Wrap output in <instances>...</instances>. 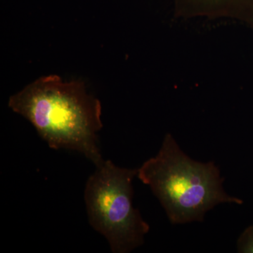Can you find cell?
Here are the masks:
<instances>
[{
	"mask_svg": "<svg viewBox=\"0 0 253 253\" xmlns=\"http://www.w3.org/2000/svg\"><path fill=\"white\" fill-rule=\"evenodd\" d=\"M8 104L51 149L77 151L96 167L104 163L97 135L103 127L101 104L87 92L84 82L44 76L10 96Z\"/></svg>",
	"mask_w": 253,
	"mask_h": 253,
	"instance_id": "obj_1",
	"label": "cell"
},
{
	"mask_svg": "<svg viewBox=\"0 0 253 253\" xmlns=\"http://www.w3.org/2000/svg\"><path fill=\"white\" fill-rule=\"evenodd\" d=\"M137 170L138 178L151 188L174 224L203 221L208 211L222 203L243 204L224 191V179L214 163L191 159L170 134L158 154Z\"/></svg>",
	"mask_w": 253,
	"mask_h": 253,
	"instance_id": "obj_2",
	"label": "cell"
},
{
	"mask_svg": "<svg viewBox=\"0 0 253 253\" xmlns=\"http://www.w3.org/2000/svg\"><path fill=\"white\" fill-rule=\"evenodd\" d=\"M137 169L104 161L88 179L84 191L89 224L106 238L114 253L143 245L150 226L133 206L132 181Z\"/></svg>",
	"mask_w": 253,
	"mask_h": 253,
	"instance_id": "obj_3",
	"label": "cell"
},
{
	"mask_svg": "<svg viewBox=\"0 0 253 253\" xmlns=\"http://www.w3.org/2000/svg\"><path fill=\"white\" fill-rule=\"evenodd\" d=\"M189 4L208 9L226 10L243 0H182Z\"/></svg>",
	"mask_w": 253,
	"mask_h": 253,
	"instance_id": "obj_4",
	"label": "cell"
},
{
	"mask_svg": "<svg viewBox=\"0 0 253 253\" xmlns=\"http://www.w3.org/2000/svg\"><path fill=\"white\" fill-rule=\"evenodd\" d=\"M238 251L241 253H253V225L245 229L238 240Z\"/></svg>",
	"mask_w": 253,
	"mask_h": 253,
	"instance_id": "obj_5",
	"label": "cell"
}]
</instances>
